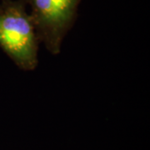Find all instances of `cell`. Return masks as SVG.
Masks as SVG:
<instances>
[{"label":"cell","instance_id":"obj_1","mask_svg":"<svg viewBox=\"0 0 150 150\" xmlns=\"http://www.w3.org/2000/svg\"><path fill=\"white\" fill-rule=\"evenodd\" d=\"M24 0H1L0 48L22 70H34L40 43Z\"/></svg>","mask_w":150,"mask_h":150},{"label":"cell","instance_id":"obj_2","mask_svg":"<svg viewBox=\"0 0 150 150\" xmlns=\"http://www.w3.org/2000/svg\"><path fill=\"white\" fill-rule=\"evenodd\" d=\"M39 42L52 54L60 53L66 34L74 26L81 0H24Z\"/></svg>","mask_w":150,"mask_h":150}]
</instances>
